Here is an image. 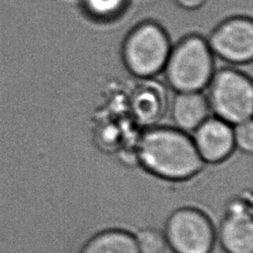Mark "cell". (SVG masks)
<instances>
[{
    "mask_svg": "<svg viewBox=\"0 0 253 253\" xmlns=\"http://www.w3.org/2000/svg\"><path fill=\"white\" fill-rule=\"evenodd\" d=\"M137 158L147 171L171 181L190 179L205 164L193 138L170 126H155L143 132L137 145Z\"/></svg>",
    "mask_w": 253,
    "mask_h": 253,
    "instance_id": "cell-1",
    "label": "cell"
},
{
    "mask_svg": "<svg viewBox=\"0 0 253 253\" xmlns=\"http://www.w3.org/2000/svg\"><path fill=\"white\" fill-rule=\"evenodd\" d=\"M163 70L177 93L202 92L214 74L213 53L204 38L190 35L171 48Z\"/></svg>",
    "mask_w": 253,
    "mask_h": 253,
    "instance_id": "cell-2",
    "label": "cell"
},
{
    "mask_svg": "<svg viewBox=\"0 0 253 253\" xmlns=\"http://www.w3.org/2000/svg\"><path fill=\"white\" fill-rule=\"evenodd\" d=\"M171 48L165 30L155 22L146 21L135 26L126 37L122 57L132 75L148 78L164 69Z\"/></svg>",
    "mask_w": 253,
    "mask_h": 253,
    "instance_id": "cell-3",
    "label": "cell"
},
{
    "mask_svg": "<svg viewBox=\"0 0 253 253\" xmlns=\"http://www.w3.org/2000/svg\"><path fill=\"white\" fill-rule=\"evenodd\" d=\"M208 87L207 100L215 117L232 126L251 120L253 85L245 73L233 68L220 69L214 72Z\"/></svg>",
    "mask_w": 253,
    "mask_h": 253,
    "instance_id": "cell-4",
    "label": "cell"
},
{
    "mask_svg": "<svg viewBox=\"0 0 253 253\" xmlns=\"http://www.w3.org/2000/svg\"><path fill=\"white\" fill-rule=\"evenodd\" d=\"M163 234L167 247L174 253H211L216 239L210 217L193 207L172 211L165 222Z\"/></svg>",
    "mask_w": 253,
    "mask_h": 253,
    "instance_id": "cell-5",
    "label": "cell"
},
{
    "mask_svg": "<svg viewBox=\"0 0 253 253\" xmlns=\"http://www.w3.org/2000/svg\"><path fill=\"white\" fill-rule=\"evenodd\" d=\"M208 44L213 54L232 64H245L253 57V23L244 16L231 17L211 34Z\"/></svg>",
    "mask_w": 253,
    "mask_h": 253,
    "instance_id": "cell-6",
    "label": "cell"
},
{
    "mask_svg": "<svg viewBox=\"0 0 253 253\" xmlns=\"http://www.w3.org/2000/svg\"><path fill=\"white\" fill-rule=\"evenodd\" d=\"M217 237L225 253H253V210L246 197L228 202Z\"/></svg>",
    "mask_w": 253,
    "mask_h": 253,
    "instance_id": "cell-7",
    "label": "cell"
},
{
    "mask_svg": "<svg viewBox=\"0 0 253 253\" xmlns=\"http://www.w3.org/2000/svg\"><path fill=\"white\" fill-rule=\"evenodd\" d=\"M204 163H218L225 160L234 150L233 126L213 117L206 119L192 137Z\"/></svg>",
    "mask_w": 253,
    "mask_h": 253,
    "instance_id": "cell-8",
    "label": "cell"
},
{
    "mask_svg": "<svg viewBox=\"0 0 253 253\" xmlns=\"http://www.w3.org/2000/svg\"><path fill=\"white\" fill-rule=\"evenodd\" d=\"M210 106L202 92H179L171 105V117L182 131H194L209 118Z\"/></svg>",
    "mask_w": 253,
    "mask_h": 253,
    "instance_id": "cell-9",
    "label": "cell"
},
{
    "mask_svg": "<svg viewBox=\"0 0 253 253\" xmlns=\"http://www.w3.org/2000/svg\"><path fill=\"white\" fill-rule=\"evenodd\" d=\"M80 253H139L134 234L119 228L105 229L91 236Z\"/></svg>",
    "mask_w": 253,
    "mask_h": 253,
    "instance_id": "cell-10",
    "label": "cell"
},
{
    "mask_svg": "<svg viewBox=\"0 0 253 253\" xmlns=\"http://www.w3.org/2000/svg\"><path fill=\"white\" fill-rule=\"evenodd\" d=\"M164 107V99L160 90L155 87H145L139 90L132 102V109L136 119L145 125L157 121Z\"/></svg>",
    "mask_w": 253,
    "mask_h": 253,
    "instance_id": "cell-11",
    "label": "cell"
},
{
    "mask_svg": "<svg viewBox=\"0 0 253 253\" xmlns=\"http://www.w3.org/2000/svg\"><path fill=\"white\" fill-rule=\"evenodd\" d=\"M127 0H82L85 11L100 20L117 17L126 6Z\"/></svg>",
    "mask_w": 253,
    "mask_h": 253,
    "instance_id": "cell-12",
    "label": "cell"
},
{
    "mask_svg": "<svg viewBox=\"0 0 253 253\" xmlns=\"http://www.w3.org/2000/svg\"><path fill=\"white\" fill-rule=\"evenodd\" d=\"M134 236L139 253H163L167 248L163 232L155 228H143Z\"/></svg>",
    "mask_w": 253,
    "mask_h": 253,
    "instance_id": "cell-13",
    "label": "cell"
},
{
    "mask_svg": "<svg viewBox=\"0 0 253 253\" xmlns=\"http://www.w3.org/2000/svg\"><path fill=\"white\" fill-rule=\"evenodd\" d=\"M233 137L235 147L241 151L251 153L253 149V123L248 120L233 126Z\"/></svg>",
    "mask_w": 253,
    "mask_h": 253,
    "instance_id": "cell-14",
    "label": "cell"
},
{
    "mask_svg": "<svg viewBox=\"0 0 253 253\" xmlns=\"http://www.w3.org/2000/svg\"><path fill=\"white\" fill-rule=\"evenodd\" d=\"M207 0H175V2L186 10H196L201 8Z\"/></svg>",
    "mask_w": 253,
    "mask_h": 253,
    "instance_id": "cell-15",
    "label": "cell"
}]
</instances>
